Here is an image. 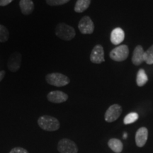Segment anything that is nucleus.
Returning a JSON list of instances; mask_svg holds the SVG:
<instances>
[{
    "label": "nucleus",
    "instance_id": "6",
    "mask_svg": "<svg viewBox=\"0 0 153 153\" xmlns=\"http://www.w3.org/2000/svg\"><path fill=\"white\" fill-rule=\"evenodd\" d=\"M78 28L82 34H91L94 30V24L90 17L85 16L79 21Z\"/></svg>",
    "mask_w": 153,
    "mask_h": 153
},
{
    "label": "nucleus",
    "instance_id": "8",
    "mask_svg": "<svg viewBox=\"0 0 153 153\" xmlns=\"http://www.w3.org/2000/svg\"><path fill=\"white\" fill-rule=\"evenodd\" d=\"M90 60L94 64H100L104 62V51L102 45H97L94 47L90 55Z\"/></svg>",
    "mask_w": 153,
    "mask_h": 153
},
{
    "label": "nucleus",
    "instance_id": "14",
    "mask_svg": "<svg viewBox=\"0 0 153 153\" xmlns=\"http://www.w3.org/2000/svg\"><path fill=\"white\" fill-rule=\"evenodd\" d=\"M19 7L23 14L30 15L33 11L34 4L32 0H20Z\"/></svg>",
    "mask_w": 153,
    "mask_h": 153
},
{
    "label": "nucleus",
    "instance_id": "1",
    "mask_svg": "<svg viewBox=\"0 0 153 153\" xmlns=\"http://www.w3.org/2000/svg\"><path fill=\"white\" fill-rule=\"evenodd\" d=\"M39 127L44 131H55L60 128V122L56 118L51 116H42L38 119Z\"/></svg>",
    "mask_w": 153,
    "mask_h": 153
},
{
    "label": "nucleus",
    "instance_id": "2",
    "mask_svg": "<svg viewBox=\"0 0 153 153\" xmlns=\"http://www.w3.org/2000/svg\"><path fill=\"white\" fill-rule=\"evenodd\" d=\"M55 34L60 39L64 41H71L76 35L74 28L65 23H60L55 28Z\"/></svg>",
    "mask_w": 153,
    "mask_h": 153
},
{
    "label": "nucleus",
    "instance_id": "10",
    "mask_svg": "<svg viewBox=\"0 0 153 153\" xmlns=\"http://www.w3.org/2000/svg\"><path fill=\"white\" fill-rule=\"evenodd\" d=\"M48 100L55 104H60L66 101L68 99V95L61 91H53L47 95Z\"/></svg>",
    "mask_w": 153,
    "mask_h": 153
},
{
    "label": "nucleus",
    "instance_id": "4",
    "mask_svg": "<svg viewBox=\"0 0 153 153\" xmlns=\"http://www.w3.org/2000/svg\"><path fill=\"white\" fill-rule=\"evenodd\" d=\"M129 55V48L126 45H120L115 48L110 52L111 59L116 62H122L128 58Z\"/></svg>",
    "mask_w": 153,
    "mask_h": 153
},
{
    "label": "nucleus",
    "instance_id": "17",
    "mask_svg": "<svg viewBox=\"0 0 153 153\" xmlns=\"http://www.w3.org/2000/svg\"><path fill=\"white\" fill-rule=\"evenodd\" d=\"M148 81V77L143 69H140L137 72L136 77V83L138 87H143Z\"/></svg>",
    "mask_w": 153,
    "mask_h": 153
},
{
    "label": "nucleus",
    "instance_id": "25",
    "mask_svg": "<svg viewBox=\"0 0 153 153\" xmlns=\"http://www.w3.org/2000/svg\"><path fill=\"white\" fill-rule=\"evenodd\" d=\"M123 138H124V139L127 138V133H126L123 134Z\"/></svg>",
    "mask_w": 153,
    "mask_h": 153
},
{
    "label": "nucleus",
    "instance_id": "15",
    "mask_svg": "<svg viewBox=\"0 0 153 153\" xmlns=\"http://www.w3.org/2000/svg\"><path fill=\"white\" fill-rule=\"evenodd\" d=\"M108 146L111 150L116 153H120L122 152L123 148V143L120 140L116 138H112L109 140L108 143Z\"/></svg>",
    "mask_w": 153,
    "mask_h": 153
},
{
    "label": "nucleus",
    "instance_id": "13",
    "mask_svg": "<svg viewBox=\"0 0 153 153\" xmlns=\"http://www.w3.org/2000/svg\"><path fill=\"white\" fill-rule=\"evenodd\" d=\"M125 38V33L120 28H116L111 33V42L114 45H118L123 41Z\"/></svg>",
    "mask_w": 153,
    "mask_h": 153
},
{
    "label": "nucleus",
    "instance_id": "23",
    "mask_svg": "<svg viewBox=\"0 0 153 153\" xmlns=\"http://www.w3.org/2000/svg\"><path fill=\"white\" fill-rule=\"evenodd\" d=\"M13 0H0V6L1 7H5L10 4Z\"/></svg>",
    "mask_w": 153,
    "mask_h": 153
},
{
    "label": "nucleus",
    "instance_id": "18",
    "mask_svg": "<svg viewBox=\"0 0 153 153\" xmlns=\"http://www.w3.org/2000/svg\"><path fill=\"white\" fill-rule=\"evenodd\" d=\"M9 38V30L3 25L0 24V42L5 43L8 41Z\"/></svg>",
    "mask_w": 153,
    "mask_h": 153
},
{
    "label": "nucleus",
    "instance_id": "16",
    "mask_svg": "<svg viewBox=\"0 0 153 153\" xmlns=\"http://www.w3.org/2000/svg\"><path fill=\"white\" fill-rule=\"evenodd\" d=\"M91 0H77L74 6V11L76 13H82L89 8Z\"/></svg>",
    "mask_w": 153,
    "mask_h": 153
},
{
    "label": "nucleus",
    "instance_id": "24",
    "mask_svg": "<svg viewBox=\"0 0 153 153\" xmlns=\"http://www.w3.org/2000/svg\"><path fill=\"white\" fill-rule=\"evenodd\" d=\"M5 74H6V72L4 70H1V71H0V82L4 79V77L5 76Z\"/></svg>",
    "mask_w": 153,
    "mask_h": 153
},
{
    "label": "nucleus",
    "instance_id": "22",
    "mask_svg": "<svg viewBox=\"0 0 153 153\" xmlns=\"http://www.w3.org/2000/svg\"><path fill=\"white\" fill-rule=\"evenodd\" d=\"M9 153H28V152L26 149L20 148V147H16V148H13Z\"/></svg>",
    "mask_w": 153,
    "mask_h": 153
},
{
    "label": "nucleus",
    "instance_id": "12",
    "mask_svg": "<svg viewBox=\"0 0 153 153\" xmlns=\"http://www.w3.org/2000/svg\"><path fill=\"white\" fill-rule=\"evenodd\" d=\"M144 54L145 51L141 45H137L134 49L133 57H132V62L134 65L138 66L144 62Z\"/></svg>",
    "mask_w": 153,
    "mask_h": 153
},
{
    "label": "nucleus",
    "instance_id": "9",
    "mask_svg": "<svg viewBox=\"0 0 153 153\" xmlns=\"http://www.w3.org/2000/svg\"><path fill=\"white\" fill-rule=\"evenodd\" d=\"M22 55L19 52H15L11 55L7 62V68L9 71L15 72L19 70L22 64Z\"/></svg>",
    "mask_w": 153,
    "mask_h": 153
},
{
    "label": "nucleus",
    "instance_id": "21",
    "mask_svg": "<svg viewBox=\"0 0 153 153\" xmlns=\"http://www.w3.org/2000/svg\"><path fill=\"white\" fill-rule=\"evenodd\" d=\"M45 1L50 6H59L68 3L70 0H45Z\"/></svg>",
    "mask_w": 153,
    "mask_h": 153
},
{
    "label": "nucleus",
    "instance_id": "11",
    "mask_svg": "<svg viewBox=\"0 0 153 153\" xmlns=\"http://www.w3.org/2000/svg\"><path fill=\"white\" fill-rule=\"evenodd\" d=\"M148 131L145 127H142L137 130L135 134V143L139 148L144 146L148 140Z\"/></svg>",
    "mask_w": 153,
    "mask_h": 153
},
{
    "label": "nucleus",
    "instance_id": "5",
    "mask_svg": "<svg viewBox=\"0 0 153 153\" xmlns=\"http://www.w3.org/2000/svg\"><path fill=\"white\" fill-rule=\"evenodd\" d=\"M57 150L60 153H77L78 148L74 142L68 138H63L57 144Z\"/></svg>",
    "mask_w": 153,
    "mask_h": 153
},
{
    "label": "nucleus",
    "instance_id": "20",
    "mask_svg": "<svg viewBox=\"0 0 153 153\" xmlns=\"http://www.w3.org/2000/svg\"><path fill=\"white\" fill-rule=\"evenodd\" d=\"M144 62L148 65L153 64V45L145 51L144 54Z\"/></svg>",
    "mask_w": 153,
    "mask_h": 153
},
{
    "label": "nucleus",
    "instance_id": "7",
    "mask_svg": "<svg viewBox=\"0 0 153 153\" xmlns=\"http://www.w3.org/2000/svg\"><path fill=\"white\" fill-rule=\"evenodd\" d=\"M122 113L121 106L118 104L111 105L109 108L107 109L105 114V120L108 123H111L116 120L119 118Z\"/></svg>",
    "mask_w": 153,
    "mask_h": 153
},
{
    "label": "nucleus",
    "instance_id": "19",
    "mask_svg": "<svg viewBox=\"0 0 153 153\" xmlns=\"http://www.w3.org/2000/svg\"><path fill=\"white\" fill-rule=\"evenodd\" d=\"M138 114H137V113H135V112H132V113H130L127 115V116H126V117L124 118L123 119V123L126 124V125H128V124H131L134 123V122H135L136 120L138 119Z\"/></svg>",
    "mask_w": 153,
    "mask_h": 153
},
{
    "label": "nucleus",
    "instance_id": "3",
    "mask_svg": "<svg viewBox=\"0 0 153 153\" xmlns=\"http://www.w3.org/2000/svg\"><path fill=\"white\" fill-rule=\"evenodd\" d=\"M45 80L48 84L57 87H64L70 83V79L68 76L58 72H53L47 74L45 76Z\"/></svg>",
    "mask_w": 153,
    "mask_h": 153
}]
</instances>
